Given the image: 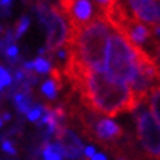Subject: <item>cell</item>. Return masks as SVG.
Masks as SVG:
<instances>
[{"label":"cell","instance_id":"6da1fadb","mask_svg":"<svg viewBox=\"0 0 160 160\" xmlns=\"http://www.w3.org/2000/svg\"><path fill=\"white\" fill-rule=\"evenodd\" d=\"M71 68L91 113L113 118L123 112H134L140 106L131 88L110 79L103 71L85 69L75 63H71Z\"/></svg>","mask_w":160,"mask_h":160},{"label":"cell","instance_id":"7a4b0ae2","mask_svg":"<svg viewBox=\"0 0 160 160\" xmlns=\"http://www.w3.org/2000/svg\"><path fill=\"white\" fill-rule=\"evenodd\" d=\"M112 31L110 25L100 13L85 27L69 31V62L85 69L103 71Z\"/></svg>","mask_w":160,"mask_h":160},{"label":"cell","instance_id":"3957f363","mask_svg":"<svg viewBox=\"0 0 160 160\" xmlns=\"http://www.w3.org/2000/svg\"><path fill=\"white\" fill-rule=\"evenodd\" d=\"M140 49L123 35L113 31L106 49L103 72L113 81L131 87L138 72Z\"/></svg>","mask_w":160,"mask_h":160},{"label":"cell","instance_id":"277c9868","mask_svg":"<svg viewBox=\"0 0 160 160\" xmlns=\"http://www.w3.org/2000/svg\"><path fill=\"white\" fill-rule=\"evenodd\" d=\"M137 140L147 157L160 160V123L150 110L138 106L135 109Z\"/></svg>","mask_w":160,"mask_h":160},{"label":"cell","instance_id":"5b68a950","mask_svg":"<svg viewBox=\"0 0 160 160\" xmlns=\"http://www.w3.org/2000/svg\"><path fill=\"white\" fill-rule=\"evenodd\" d=\"M84 125L87 126L88 134L91 135V138L107 147V150H112L116 153L118 146L116 142L123 138L125 131L116 122H113L112 119L107 118H97L96 113H92V118H87Z\"/></svg>","mask_w":160,"mask_h":160},{"label":"cell","instance_id":"8992f818","mask_svg":"<svg viewBox=\"0 0 160 160\" xmlns=\"http://www.w3.org/2000/svg\"><path fill=\"white\" fill-rule=\"evenodd\" d=\"M125 9L134 19L147 27L160 24V3L159 0H121Z\"/></svg>","mask_w":160,"mask_h":160},{"label":"cell","instance_id":"52a82bcc","mask_svg":"<svg viewBox=\"0 0 160 160\" xmlns=\"http://www.w3.org/2000/svg\"><path fill=\"white\" fill-rule=\"evenodd\" d=\"M63 13L66 15L69 21V31H77L90 24L97 15L94 12V3L92 0H72L65 9Z\"/></svg>","mask_w":160,"mask_h":160},{"label":"cell","instance_id":"ba28073f","mask_svg":"<svg viewBox=\"0 0 160 160\" xmlns=\"http://www.w3.org/2000/svg\"><path fill=\"white\" fill-rule=\"evenodd\" d=\"M40 91H41V94H43L47 100H54V98L58 97V91H59L58 79H56V78H49V79H46V81L41 84Z\"/></svg>","mask_w":160,"mask_h":160},{"label":"cell","instance_id":"9c48e42d","mask_svg":"<svg viewBox=\"0 0 160 160\" xmlns=\"http://www.w3.org/2000/svg\"><path fill=\"white\" fill-rule=\"evenodd\" d=\"M147 102H148V107H150L151 115L157 119V122L160 123V87H157L156 90L148 94L147 97Z\"/></svg>","mask_w":160,"mask_h":160},{"label":"cell","instance_id":"30bf717a","mask_svg":"<svg viewBox=\"0 0 160 160\" xmlns=\"http://www.w3.org/2000/svg\"><path fill=\"white\" fill-rule=\"evenodd\" d=\"M13 100H15V106H16V109H18L19 113L27 115V113L31 110V107H32L31 98H29L28 94H25V92H16Z\"/></svg>","mask_w":160,"mask_h":160},{"label":"cell","instance_id":"8fae6325","mask_svg":"<svg viewBox=\"0 0 160 160\" xmlns=\"http://www.w3.org/2000/svg\"><path fill=\"white\" fill-rule=\"evenodd\" d=\"M41 154H43V160H63V156L56 148L54 142H46L43 146Z\"/></svg>","mask_w":160,"mask_h":160},{"label":"cell","instance_id":"7c38bea8","mask_svg":"<svg viewBox=\"0 0 160 160\" xmlns=\"http://www.w3.org/2000/svg\"><path fill=\"white\" fill-rule=\"evenodd\" d=\"M32 68H34V72L40 73V75H44V73H49L52 72V63L47 60L43 56H38L37 59L32 60Z\"/></svg>","mask_w":160,"mask_h":160},{"label":"cell","instance_id":"4fadbf2b","mask_svg":"<svg viewBox=\"0 0 160 160\" xmlns=\"http://www.w3.org/2000/svg\"><path fill=\"white\" fill-rule=\"evenodd\" d=\"M29 24H31L29 16H22L18 21V25H16V29H15V38H21L27 32V29L29 28Z\"/></svg>","mask_w":160,"mask_h":160},{"label":"cell","instance_id":"5bb4252c","mask_svg":"<svg viewBox=\"0 0 160 160\" xmlns=\"http://www.w3.org/2000/svg\"><path fill=\"white\" fill-rule=\"evenodd\" d=\"M44 109H46V107L41 106V104H35V106H32L31 107V110L27 113V119H28L29 122H38L40 119H41V116H43Z\"/></svg>","mask_w":160,"mask_h":160},{"label":"cell","instance_id":"9a60e30c","mask_svg":"<svg viewBox=\"0 0 160 160\" xmlns=\"http://www.w3.org/2000/svg\"><path fill=\"white\" fill-rule=\"evenodd\" d=\"M94 2H96V5L98 6V13L106 15L119 0H94Z\"/></svg>","mask_w":160,"mask_h":160},{"label":"cell","instance_id":"2e32d148","mask_svg":"<svg viewBox=\"0 0 160 160\" xmlns=\"http://www.w3.org/2000/svg\"><path fill=\"white\" fill-rule=\"evenodd\" d=\"M12 82H13V78H12L10 72L5 66L0 65V84L6 88V87H9V85H12Z\"/></svg>","mask_w":160,"mask_h":160},{"label":"cell","instance_id":"e0dca14e","mask_svg":"<svg viewBox=\"0 0 160 160\" xmlns=\"http://www.w3.org/2000/svg\"><path fill=\"white\" fill-rule=\"evenodd\" d=\"M5 56L8 59H10V60L16 59L18 56H19V49H18V46H15V44L8 46V47H6V50H5Z\"/></svg>","mask_w":160,"mask_h":160},{"label":"cell","instance_id":"ac0fdd59","mask_svg":"<svg viewBox=\"0 0 160 160\" xmlns=\"http://www.w3.org/2000/svg\"><path fill=\"white\" fill-rule=\"evenodd\" d=\"M2 150L5 151L6 154H10V156H15L16 154V148H15L13 142L9 140H3L2 141Z\"/></svg>","mask_w":160,"mask_h":160},{"label":"cell","instance_id":"d6986e66","mask_svg":"<svg viewBox=\"0 0 160 160\" xmlns=\"http://www.w3.org/2000/svg\"><path fill=\"white\" fill-rule=\"evenodd\" d=\"M151 58L154 59V62L159 65L160 68V44H154V47H153V52H151Z\"/></svg>","mask_w":160,"mask_h":160},{"label":"cell","instance_id":"ffe728a7","mask_svg":"<svg viewBox=\"0 0 160 160\" xmlns=\"http://www.w3.org/2000/svg\"><path fill=\"white\" fill-rule=\"evenodd\" d=\"M94 154H96V148H94L92 146L84 147V157H87V159H91Z\"/></svg>","mask_w":160,"mask_h":160},{"label":"cell","instance_id":"44dd1931","mask_svg":"<svg viewBox=\"0 0 160 160\" xmlns=\"http://www.w3.org/2000/svg\"><path fill=\"white\" fill-rule=\"evenodd\" d=\"M25 78V71L24 69H19V71H16V73H15V81L16 82H22Z\"/></svg>","mask_w":160,"mask_h":160},{"label":"cell","instance_id":"7402d4cb","mask_svg":"<svg viewBox=\"0 0 160 160\" xmlns=\"http://www.w3.org/2000/svg\"><path fill=\"white\" fill-rule=\"evenodd\" d=\"M90 160H107V159H106V156L104 154H97V153H96Z\"/></svg>","mask_w":160,"mask_h":160},{"label":"cell","instance_id":"603a6c76","mask_svg":"<svg viewBox=\"0 0 160 160\" xmlns=\"http://www.w3.org/2000/svg\"><path fill=\"white\" fill-rule=\"evenodd\" d=\"M10 113L9 112H5V113H3V115H2V119H3V122H6V121H10Z\"/></svg>","mask_w":160,"mask_h":160},{"label":"cell","instance_id":"cb8c5ba5","mask_svg":"<svg viewBox=\"0 0 160 160\" xmlns=\"http://www.w3.org/2000/svg\"><path fill=\"white\" fill-rule=\"evenodd\" d=\"M10 3H12V0H0V6H5V8H8Z\"/></svg>","mask_w":160,"mask_h":160},{"label":"cell","instance_id":"d4e9b609","mask_svg":"<svg viewBox=\"0 0 160 160\" xmlns=\"http://www.w3.org/2000/svg\"><path fill=\"white\" fill-rule=\"evenodd\" d=\"M3 125H5V122H3V119H2V116H0V128H3Z\"/></svg>","mask_w":160,"mask_h":160},{"label":"cell","instance_id":"484cf974","mask_svg":"<svg viewBox=\"0 0 160 160\" xmlns=\"http://www.w3.org/2000/svg\"><path fill=\"white\" fill-rule=\"evenodd\" d=\"M118 160H126V159H123V157H118Z\"/></svg>","mask_w":160,"mask_h":160},{"label":"cell","instance_id":"4316f807","mask_svg":"<svg viewBox=\"0 0 160 160\" xmlns=\"http://www.w3.org/2000/svg\"><path fill=\"white\" fill-rule=\"evenodd\" d=\"M2 31H3V28H2V25H0V32H2Z\"/></svg>","mask_w":160,"mask_h":160},{"label":"cell","instance_id":"83f0119b","mask_svg":"<svg viewBox=\"0 0 160 160\" xmlns=\"http://www.w3.org/2000/svg\"><path fill=\"white\" fill-rule=\"evenodd\" d=\"M159 3H160V0H159Z\"/></svg>","mask_w":160,"mask_h":160}]
</instances>
